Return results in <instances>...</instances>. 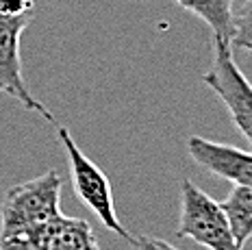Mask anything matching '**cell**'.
Wrapping results in <instances>:
<instances>
[{"instance_id":"6da1fadb","label":"cell","mask_w":252,"mask_h":250,"mask_svg":"<svg viewBox=\"0 0 252 250\" xmlns=\"http://www.w3.org/2000/svg\"><path fill=\"white\" fill-rule=\"evenodd\" d=\"M63 179L57 170H48L26 183L7 189L0 205V233L48 231L61 213Z\"/></svg>"},{"instance_id":"7a4b0ae2","label":"cell","mask_w":252,"mask_h":250,"mask_svg":"<svg viewBox=\"0 0 252 250\" xmlns=\"http://www.w3.org/2000/svg\"><path fill=\"white\" fill-rule=\"evenodd\" d=\"M57 137H59L63 150H65V155H67L72 187H74L76 198L98 218V222H100L107 231H111L128 242L130 233L126 231V226L120 222L118 213H115L113 189H111V183H109L107 174L78 148V144L74 142V137H72L65 126L57 128Z\"/></svg>"},{"instance_id":"3957f363","label":"cell","mask_w":252,"mask_h":250,"mask_svg":"<svg viewBox=\"0 0 252 250\" xmlns=\"http://www.w3.org/2000/svg\"><path fill=\"white\" fill-rule=\"evenodd\" d=\"M178 237H189L209 250H241L230 231L222 205L193 183H181V218L176 226Z\"/></svg>"},{"instance_id":"277c9868","label":"cell","mask_w":252,"mask_h":250,"mask_svg":"<svg viewBox=\"0 0 252 250\" xmlns=\"http://www.w3.org/2000/svg\"><path fill=\"white\" fill-rule=\"evenodd\" d=\"M202 83L224 102L233 124L252 148V83L235 63L230 41L213 37L211 67L202 74Z\"/></svg>"},{"instance_id":"5b68a950","label":"cell","mask_w":252,"mask_h":250,"mask_svg":"<svg viewBox=\"0 0 252 250\" xmlns=\"http://www.w3.org/2000/svg\"><path fill=\"white\" fill-rule=\"evenodd\" d=\"M33 15H0V94L15 98L26 111H33L48 122H55V116L46 105H41L31 94L22 74V55L20 41L24 31L33 22Z\"/></svg>"},{"instance_id":"8992f818","label":"cell","mask_w":252,"mask_h":250,"mask_svg":"<svg viewBox=\"0 0 252 250\" xmlns=\"http://www.w3.org/2000/svg\"><path fill=\"white\" fill-rule=\"evenodd\" d=\"M187 153L193 163L209 174L226 179L233 185L252 187V153L248 150L191 135L187 139Z\"/></svg>"},{"instance_id":"52a82bcc","label":"cell","mask_w":252,"mask_h":250,"mask_svg":"<svg viewBox=\"0 0 252 250\" xmlns=\"http://www.w3.org/2000/svg\"><path fill=\"white\" fill-rule=\"evenodd\" d=\"M187 13L200 18L215 39L233 37V18H235V0H174Z\"/></svg>"},{"instance_id":"ba28073f","label":"cell","mask_w":252,"mask_h":250,"mask_svg":"<svg viewBox=\"0 0 252 250\" xmlns=\"http://www.w3.org/2000/svg\"><path fill=\"white\" fill-rule=\"evenodd\" d=\"M48 250H100V244L87 220L61 216L50 231Z\"/></svg>"},{"instance_id":"9c48e42d","label":"cell","mask_w":252,"mask_h":250,"mask_svg":"<svg viewBox=\"0 0 252 250\" xmlns=\"http://www.w3.org/2000/svg\"><path fill=\"white\" fill-rule=\"evenodd\" d=\"M220 205L228 218L235 242L244 250L246 242L252 239V187L233 185V189Z\"/></svg>"},{"instance_id":"30bf717a","label":"cell","mask_w":252,"mask_h":250,"mask_svg":"<svg viewBox=\"0 0 252 250\" xmlns=\"http://www.w3.org/2000/svg\"><path fill=\"white\" fill-rule=\"evenodd\" d=\"M50 231L52 228H48V231L0 233V250H48Z\"/></svg>"},{"instance_id":"8fae6325","label":"cell","mask_w":252,"mask_h":250,"mask_svg":"<svg viewBox=\"0 0 252 250\" xmlns=\"http://www.w3.org/2000/svg\"><path fill=\"white\" fill-rule=\"evenodd\" d=\"M230 46L233 50L239 48L252 57V0H244V4L235 11Z\"/></svg>"},{"instance_id":"7c38bea8","label":"cell","mask_w":252,"mask_h":250,"mask_svg":"<svg viewBox=\"0 0 252 250\" xmlns=\"http://www.w3.org/2000/svg\"><path fill=\"white\" fill-rule=\"evenodd\" d=\"M128 244L133 250H181L172 246L170 242H165V239L152 237V235H130Z\"/></svg>"},{"instance_id":"4fadbf2b","label":"cell","mask_w":252,"mask_h":250,"mask_svg":"<svg viewBox=\"0 0 252 250\" xmlns=\"http://www.w3.org/2000/svg\"><path fill=\"white\" fill-rule=\"evenodd\" d=\"M35 13L33 0H0V15H29Z\"/></svg>"}]
</instances>
